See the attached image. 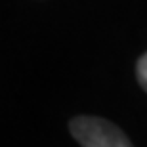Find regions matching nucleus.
<instances>
[{
    "mask_svg": "<svg viewBox=\"0 0 147 147\" xmlns=\"http://www.w3.org/2000/svg\"><path fill=\"white\" fill-rule=\"evenodd\" d=\"M138 80L147 92V54H143L138 61Z\"/></svg>",
    "mask_w": 147,
    "mask_h": 147,
    "instance_id": "f03ea898",
    "label": "nucleus"
},
{
    "mask_svg": "<svg viewBox=\"0 0 147 147\" xmlns=\"http://www.w3.org/2000/svg\"><path fill=\"white\" fill-rule=\"evenodd\" d=\"M69 128L82 147H132L128 138L105 119L76 117L71 120Z\"/></svg>",
    "mask_w": 147,
    "mask_h": 147,
    "instance_id": "f257e3e1",
    "label": "nucleus"
}]
</instances>
